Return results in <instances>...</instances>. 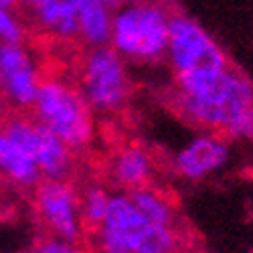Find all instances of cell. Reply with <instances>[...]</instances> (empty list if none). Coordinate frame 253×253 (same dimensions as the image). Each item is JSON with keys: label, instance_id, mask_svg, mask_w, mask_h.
Returning a JSON list of instances; mask_svg holds the SVG:
<instances>
[{"label": "cell", "instance_id": "6da1fadb", "mask_svg": "<svg viewBox=\"0 0 253 253\" xmlns=\"http://www.w3.org/2000/svg\"><path fill=\"white\" fill-rule=\"evenodd\" d=\"M174 103L186 122L209 132L227 134L253 105V85L229 65L176 75Z\"/></svg>", "mask_w": 253, "mask_h": 253}, {"label": "cell", "instance_id": "7a4b0ae2", "mask_svg": "<svg viewBox=\"0 0 253 253\" xmlns=\"http://www.w3.org/2000/svg\"><path fill=\"white\" fill-rule=\"evenodd\" d=\"M168 14L160 4L148 0H130L112 14L110 47L124 61L152 63L166 57Z\"/></svg>", "mask_w": 253, "mask_h": 253}, {"label": "cell", "instance_id": "3957f363", "mask_svg": "<svg viewBox=\"0 0 253 253\" xmlns=\"http://www.w3.org/2000/svg\"><path fill=\"white\" fill-rule=\"evenodd\" d=\"M33 114L39 124L59 136L71 150H83L95 138L93 112L81 91L59 77L41 81Z\"/></svg>", "mask_w": 253, "mask_h": 253}, {"label": "cell", "instance_id": "277c9868", "mask_svg": "<svg viewBox=\"0 0 253 253\" xmlns=\"http://www.w3.org/2000/svg\"><path fill=\"white\" fill-rule=\"evenodd\" d=\"M95 231L118 239L128 253H176L178 247L174 227L158 225L144 217L126 193L112 195L108 215Z\"/></svg>", "mask_w": 253, "mask_h": 253}, {"label": "cell", "instance_id": "5b68a950", "mask_svg": "<svg viewBox=\"0 0 253 253\" xmlns=\"http://www.w3.org/2000/svg\"><path fill=\"white\" fill-rule=\"evenodd\" d=\"M79 91L91 112H120L130 93L126 61L110 45L91 47L81 65Z\"/></svg>", "mask_w": 253, "mask_h": 253}, {"label": "cell", "instance_id": "8992f818", "mask_svg": "<svg viewBox=\"0 0 253 253\" xmlns=\"http://www.w3.org/2000/svg\"><path fill=\"white\" fill-rule=\"evenodd\" d=\"M166 57L174 75H186L207 69L227 67L229 59L217 41L211 37L197 20L174 14L168 23Z\"/></svg>", "mask_w": 253, "mask_h": 253}, {"label": "cell", "instance_id": "52a82bcc", "mask_svg": "<svg viewBox=\"0 0 253 253\" xmlns=\"http://www.w3.org/2000/svg\"><path fill=\"white\" fill-rule=\"evenodd\" d=\"M35 209L49 235L79 243L83 233L81 195L67 178H41L35 186Z\"/></svg>", "mask_w": 253, "mask_h": 253}, {"label": "cell", "instance_id": "ba28073f", "mask_svg": "<svg viewBox=\"0 0 253 253\" xmlns=\"http://www.w3.org/2000/svg\"><path fill=\"white\" fill-rule=\"evenodd\" d=\"M2 130L31 154L43 178H67L73 166V150L43 124L16 116L2 124Z\"/></svg>", "mask_w": 253, "mask_h": 253}, {"label": "cell", "instance_id": "9c48e42d", "mask_svg": "<svg viewBox=\"0 0 253 253\" xmlns=\"http://www.w3.org/2000/svg\"><path fill=\"white\" fill-rule=\"evenodd\" d=\"M43 77L23 43H0V93L14 108L31 110Z\"/></svg>", "mask_w": 253, "mask_h": 253}, {"label": "cell", "instance_id": "30bf717a", "mask_svg": "<svg viewBox=\"0 0 253 253\" xmlns=\"http://www.w3.org/2000/svg\"><path fill=\"white\" fill-rule=\"evenodd\" d=\"M229 162V144L217 132H205L186 142L174 156V170L186 180H205Z\"/></svg>", "mask_w": 253, "mask_h": 253}, {"label": "cell", "instance_id": "8fae6325", "mask_svg": "<svg viewBox=\"0 0 253 253\" xmlns=\"http://www.w3.org/2000/svg\"><path fill=\"white\" fill-rule=\"evenodd\" d=\"M37 25L57 39H77L79 0H27Z\"/></svg>", "mask_w": 253, "mask_h": 253}, {"label": "cell", "instance_id": "7c38bea8", "mask_svg": "<svg viewBox=\"0 0 253 253\" xmlns=\"http://www.w3.org/2000/svg\"><path fill=\"white\" fill-rule=\"evenodd\" d=\"M152 172H154V164L150 154L136 144L124 146L114 156L112 178L118 186L124 188V193L146 186L152 178Z\"/></svg>", "mask_w": 253, "mask_h": 253}, {"label": "cell", "instance_id": "4fadbf2b", "mask_svg": "<svg viewBox=\"0 0 253 253\" xmlns=\"http://www.w3.org/2000/svg\"><path fill=\"white\" fill-rule=\"evenodd\" d=\"M0 174L23 188H35L43 178L31 154L2 130V126H0Z\"/></svg>", "mask_w": 253, "mask_h": 253}, {"label": "cell", "instance_id": "5bb4252c", "mask_svg": "<svg viewBox=\"0 0 253 253\" xmlns=\"http://www.w3.org/2000/svg\"><path fill=\"white\" fill-rule=\"evenodd\" d=\"M112 14L101 0H79L77 4V39L89 49L110 43Z\"/></svg>", "mask_w": 253, "mask_h": 253}, {"label": "cell", "instance_id": "9a60e30c", "mask_svg": "<svg viewBox=\"0 0 253 253\" xmlns=\"http://www.w3.org/2000/svg\"><path fill=\"white\" fill-rule=\"evenodd\" d=\"M130 197L132 205L140 211L144 217H148L150 221L158 223V225H166V227H174L176 223V213H174V207L172 203L168 201L162 193L154 191L152 186H140L134 188V191L126 193Z\"/></svg>", "mask_w": 253, "mask_h": 253}, {"label": "cell", "instance_id": "2e32d148", "mask_svg": "<svg viewBox=\"0 0 253 253\" xmlns=\"http://www.w3.org/2000/svg\"><path fill=\"white\" fill-rule=\"evenodd\" d=\"M110 203H112V193L108 188H103L99 184L89 186L85 193L81 195V219H83V227H89L91 231H95L105 215L110 211Z\"/></svg>", "mask_w": 253, "mask_h": 253}, {"label": "cell", "instance_id": "e0dca14e", "mask_svg": "<svg viewBox=\"0 0 253 253\" xmlns=\"http://www.w3.org/2000/svg\"><path fill=\"white\" fill-rule=\"evenodd\" d=\"M25 29L14 8L0 4V43H23Z\"/></svg>", "mask_w": 253, "mask_h": 253}, {"label": "cell", "instance_id": "ac0fdd59", "mask_svg": "<svg viewBox=\"0 0 253 253\" xmlns=\"http://www.w3.org/2000/svg\"><path fill=\"white\" fill-rule=\"evenodd\" d=\"M35 253H85V251H83V247H79L77 241H67V239L47 235L37 243Z\"/></svg>", "mask_w": 253, "mask_h": 253}, {"label": "cell", "instance_id": "d6986e66", "mask_svg": "<svg viewBox=\"0 0 253 253\" xmlns=\"http://www.w3.org/2000/svg\"><path fill=\"white\" fill-rule=\"evenodd\" d=\"M225 136L235 138V140H253V105L231 126Z\"/></svg>", "mask_w": 253, "mask_h": 253}]
</instances>
